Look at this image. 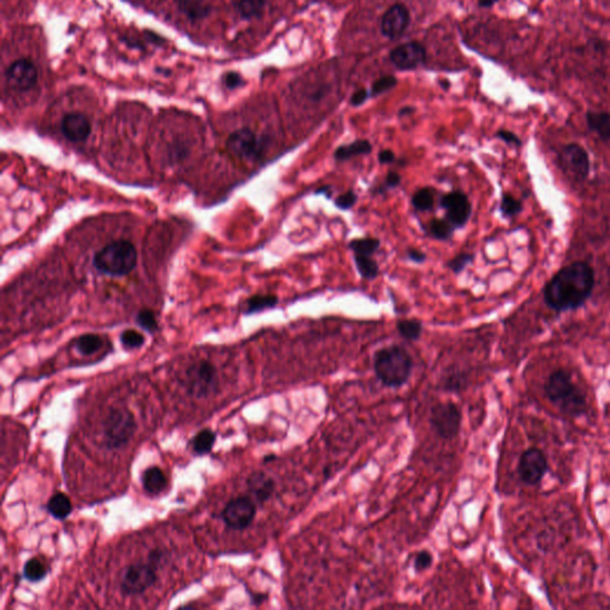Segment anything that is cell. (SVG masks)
<instances>
[{"label": "cell", "instance_id": "cell-34", "mask_svg": "<svg viewBox=\"0 0 610 610\" xmlns=\"http://www.w3.org/2000/svg\"><path fill=\"white\" fill-rule=\"evenodd\" d=\"M501 213L504 217H514L522 211V203L509 193L502 196L500 206Z\"/></svg>", "mask_w": 610, "mask_h": 610}, {"label": "cell", "instance_id": "cell-15", "mask_svg": "<svg viewBox=\"0 0 610 610\" xmlns=\"http://www.w3.org/2000/svg\"><path fill=\"white\" fill-rule=\"evenodd\" d=\"M390 60L401 70L415 68L426 60V49L417 42H409L405 45L398 46L390 54Z\"/></svg>", "mask_w": 610, "mask_h": 610}, {"label": "cell", "instance_id": "cell-47", "mask_svg": "<svg viewBox=\"0 0 610 610\" xmlns=\"http://www.w3.org/2000/svg\"><path fill=\"white\" fill-rule=\"evenodd\" d=\"M368 91L364 89L359 90L357 92L354 93L353 96H352V100H351V104L354 105V107H358V105H361V104L365 103V100H368Z\"/></svg>", "mask_w": 610, "mask_h": 610}, {"label": "cell", "instance_id": "cell-3", "mask_svg": "<svg viewBox=\"0 0 610 610\" xmlns=\"http://www.w3.org/2000/svg\"><path fill=\"white\" fill-rule=\"evenodd\" d=\"M545 394L562 412L581 416L587 409V397L565 370H555L545 382Z\"/></svg>", "mask_w": 610, "mask_h": 610}, {"label": "cell", "instance_id": "cell-23", "mask_svg": "<svg viewBox=\"0 0 610 610\" xmlns=\"http://www.w3.org/2000/svg\"><path fill=\"white\" fill-rule=\"evenodd\" d=\"M372 144L368 140L354 141L353 144L338 147L334 153L335 160L346 161L353 156L371 154Z\"/></svg>", "mask_w": 610, "mask_h": 610}, {"label": "cell", "instance_id": "cell-6", "mask_svg": "<svg viewBox=\"0 0 610 610\" xmlns=\"http://www.w3.org/2000/svg\"><path fill=\"white\" fill-rule=\"evenodd\" d=\"M137 421L133 412L124 407H114L107 410L102 419L104 445L114 451L128 445L137 430Z\"/></svg>", "mask_w": 610, "mask_h": 610}, {"label": "cell", "instance_id": "cell-30", "mask_svg": "<svg viewBox=\"0 0 610 610\" xmlns=\"http://www.w3.org/2000/svg\"><path fill=\"white\" fill-rule=\"evenodd\" d=\"M350 250H353L355 255H365L371 257L372 254L377 252L380 247V241L375 237H365V239H357L351 241Z\"/></svg>", "mask_w": 610, "mask_h": 610}, {"label": "cell", "instance_id": "cell-12", "mask_svg": "<svg viewBox=\"0 0 610 610\" xmlns=\"http://www.w3.org/2000/svg\"><path fill=\"white\" fill-rule=\"evenodd\" d=\"M227 148L236 158L245 160H255L260 156L262 151L261 141L250 128H241L230 134L227 141Z\"/></svg>", "mask_w": 610, "mask_h": 610}, {"label": "cell", "instance_id": "cell-38", "mask_svg": "<svg viewBox=\"0 0 610 610\" xmlns=\"http://www.w3.org/2000/svg\"><path fill=\"white\" fill-rule=\"evenodd\" d=\"M396 84H397V80L392 75L380 77L372 86V93L373 95H379V93L385 92V91H389V90L395 87Z\"/></svg>", "mask_w": 610, "mask_h": 610}, {"label": "cell", "instance_id": "cell-20", "mask_svg": "<svg viewBox=\"0 0 610 610\" xmlns=\"http://www.w3.org/2000/svg\"><path fill=\"white\" fill-rule=\"evenodd\" d=\"M178 8L190 21L205 18L210 14V5L206 0H178Z\"/></svg>", "mask_w": 610, "mask_h": 610}, {"label": "cell", "instance_id": "cell-39", "mask_svg": "<svg viewBox=\"0 0 610 610\" xmlns=\"http://www.w3.org/2000/svg\"><path fill=\"white\" fill-rule=\"evenodd\" d=\"M137 323L140 324L141 327L144 328L146 331H154L156 328H158V323H156V319H155L154 314L149 311V310H144V311H141L139 315H137Z\"/></svg>", "mask_w": 610, "mask_h": 610}, {"label": "cell", "instance_id": "cell-29", "mask_svg": "<svg viewBox=\"0 0 610 610\" xmlns=\"http://www.w3.org/2000/svg\"><path fill=\"white\" fill-rule=\"evenodd\" d=\"M435 202V191L432 188H419L412 196V206L417 211H429L433 209Z\"/></svg>", "mask_w": 610, "mask_h": 610}, {"label": "cell", "instance_id": "cell-2", "mask_svg": "<svg viewBox=\"0 0 610 610\" xmlns=\"http://www.w3.org/2000/svg\"><path fill=\"white\" fill-rule=\"evenodd\" d=\"M375 373L386 387H401L408 382L412 371V359L401 346H389L375 355Z\"/></svg>", "mask_w": 610, "mask_h": 610}, {"label": "cell", "instance_id": "cell-51", "mask_svg": "<svg viewBox=\"0 0 610 610\" xmlns=\"http://www.w3.org/2000/svg\"><path fill=\"white\" fill-rule=\"evenodd\" d=\"M274 459H276V458H274V456H265V459H264V461H265V463H267V461H271V460Z\"/></svg>", "mask_w": 610, "mask_h": 610}, {"label": "cell", "instance_id": "cell-16", "mask_svg": "<svg viewBox=\"0 0 610 610\" xmlns=\"http://www.w3.org/2000/svg\"><path fill=\"white\" fill-rule=\"evenodd\" d=\"M410 14L401 4H396L384 14L382 18V31L386 37L395 40L401 36L408 28Z\"/></svg>", "mask_w": 610, "mask_h": 610}, {"label": "cell", "instance_id": "cell-45", "mask_svg": "<svg viewBox=\"0 0 610 610\" xmlns=\"http://www.w3.org/2000/svg\"><path fill=\"white\" fill-rule=\"evenodd\" d=\"M378 160L380 164L389 165V164H394L396 161V155H395L394 151L385 149V151H382L379 153Z\"/></svg>", "mask_w": 610, "mask_h": 610}, {"label": "cell", "instance_id": "cell-25", "mask_svg": "<svg viewBox=\"0 0 610 610\" xmlns=\"http://www.w3.org/2000/svg\"><path fill=\"white\" fill-rule=\"evenodd\" d=\"M267 0H237L236 1V10L243 18H254L264 11Z\"/></svg>", "mask_w": 610, "mask_h": 610}, {"label": "cell", "instance_id": "cell-8", "mask_svg": "<svg viewBox=\"0 0 610 610\" xmlns=\"http://www.w3.org/2000/svg\"><path fill=\"white\" fill-rule=\"evenodd\" d=\"M255 515L257 504L248 495L229 501L222 510L221 518L229 530H245L253 523Z\"/></svg>", "mask_w": 610, "mask_h": 610}, {"label": "cell", "instance_id": "cell-48", "mask_svg": "<svg viewBox=\"0 0 610 610\" xmlns=\"http://www.w3.org/2000/svg\"><path fill=\"white\" fill-rule=\"evenodd\" d=\"M315 193L316 195H324L327 198H331V196H333V188L329 185H326L323 188H319Z\"/></svg>", "mask_w": 610, "mask_h": 610}, {"label": "cell", "instance_id": "cell-9", "mask_svg": "<svg viewBox=\"0 0 610 610\" xmlns=\"http://www.w3.org/2000/svg\"><path fill=\"white\" fill-rule=\"evenodd\" d=\"M430 424L440 438L454 439L461 426V412L453 402L439 403L432 408Z\"/></svg>", "mask_w": 610, "mask_h": 610}, {"label": "cell", "instance_id": "cell-42", "mask_svg": "<svg viewBox=\"0 0 610 610\" xmlns=\"http://www.w3.org/2000/svg\"><path fill=\"white\" fill-rule=\"evenodd\" d=\"M400 184H401V176H400L397 172L391 171V172L386 174L385 183L382 185V192L384 191V190H387V188H397Z\"/></svg>", "mask_w": 610, "mask_h": 610}, {"label": "cell", "instance_id": "cell-22", "mask_svg": "<svg viewBox=\"0 0 610 610\" xmlns=\"http://www.w3.org/2000/svg\"><path fill=\"white\" fill-rule=\"evenodd\" d=\"M47 510L56 520H66L73 510L70 497L63 493H54L47 503Z\"/></svg>", "mask_w": 610, "mask_h": 610}, {"label": "cell", "instance_id": "cell-27", "mask_svg": "<svg viewBox=\"0 0 610 610\" xmlns=\"http://www.w3.org/2000/svg\"><path fill=\"white\" fill-rule=\"evenodd\" d=\"M75 347H77L79 353L84 354V355H91V354L98 352L103 347V340L100 335H82L77 338Z\"/></svg>", "mask_w": 610, "mask_h": 610}, {"label": "cell", "instance_id": "cell-11", "mask_svg": "<svg viewBox=\"0 0 610 610\" xmlns=\"http://www.w3.org/2000/svg\"><path fill=\"white\" fill-rule=\"evenodd\" d=\"M547 458L539 449H527L522 453L518 461V472L520 479L527 486H537L547 472Z\"/></svg>", "mask_w": 610, "mask_h": 610}, {"label": "cell", "instance_id": "cell-18", "mask_svg": "<svg viewBox=\"0 0 610 610\" xmlns=\"http://www.w3.org/2000/svg\"><path fill=\"white\" fill-rule=\"evenodd\" d=\"M61 130L65 137L72 142H84L91 134V123L84 114L70 112L63 118Z\"/></svg>", "mask_w": 610, "mask_h": 610}, {"label": "cell", "instance_id": "cell-13", "mask_svg": "<svg viewBox=\"0 0 610 610\" xmlns=\"http://www.w3.org/2000/svg\"><path fill=\"white\" fill-rule=\"evenodd\" d=\"M442 209L454 228H463L470 220L472 206L467 196L461 191H452L442 198Z\"/></svg>", "mask_w": 610, "mask_h": 610}, {"label": "cell", "instance_id": "cell-28", "mask_svg": "<svg viewBox=\"0 0 610 610\" xmlns=\"http://www.w3.org/2000/svg\"><path fill=\"white\" fill-rule=\"evenodd\" d=\"M278 303V298L273 294H259L254 296L247 301V314L259 313L266 309H272Z\"/></svg>", "mask_w": 610, "mask_h": 610}, {"label": "cell", "instance_id": "cell-21", "mask_svg": "<svg viewBox=\"0 0 610 610\" xmlns=\"http://www.w3.org/2000/svg\"><path fill=\"white\" fill-rule=\"evenodd\" d=\"M587 123L590 130L597 134L602 140H610V114L588 111Z\"/></svg>", "mask_w": 610, "mask_h": 610}, {"label": "cell", "instance_id": "cell-17", "mask_svg": "<svg viewBox=\"0 0 610 610\" xmlns=\"http://www.w3.org/2000/svg\"><path fill=\"white\" fill-rule=\"evenodd\" d=\"M248 495L257 504H264L272 497L276 491V482L269 474L262 471H255L247 478Z\"/></svg>", "mask_w": 610, "mask_h": 610}, {"label": "cell", "instance_id": "cell-31", "mask_svg": "<svg viewBox=\"0 0 610 610\" xmlns=\"http://www.w3.org/2000/svg\"><path fill=\"white\" fill-rule=\"evenodd\" d=\"M422 323L419 320H400L397 322V331L402 338L409 341L419 340L422 334Z\"/></svg>", "mask_w": 610, "mask_h": 610}, {"label": "cell", "instance_id": "cell-46", "mask_svg": "<svg viewBox=\"0 0 610 610\" xmlns=\"http://www.w3.org/2000/svg\"><path fill=\"white\" fill-rule=\"evenodd\" d=\"M407 255L410 260L414 261L416 264H422L423 261H426L427 259L426 254L421 250H415V248H410V250H407Z\"/></svg>", "mask_w": 610, "mask_h": 610}, {"label": "cell", "instance_id": "cell-36", "mask_svg": "<svg viewBox=\"0 0 610 610\" xmlns=\"http://www.w3.org/2000/svg\"><path fill=\"white\" fill-rule=\"evenodd\" d=\"M121 341L127 348H139L144 345V338L137 331H125L122 333Z\"/></svg>", "mask_w": 610, "mask_h": 610}, {"label": "cell", "instance_id": "cell-26", "mask_svg": "<svg viewBox=\"0 0 610 610\" xmlns=\"http://www.w3.org/2000/svg\"><path fill=\"white\" fill-rule=\"evenodd\" d=\"M47 567L38 558H31L26 562L23 567V576L26 579L33 583L45 579L47 576Z\"/></svg>", "mask_w": 610, "mask_h": 610}, {"label": "cell", "instance_id": "cell-14", "mask_svg": "<svg viewBox=\"0 0 610 610\" xmlns=\"http://www.w3.org/2000/svg\"><path fill=\"white\" fill-rule=\"evenodd\" d=\"M5 77L9 86L18 91H28L33 89L37 82L38 72L36 65L28 59L16 60L8 67Z\"/></svg>", "mask_w": 610, "mask_h": 610}, {"label": "cell", "instance_id": "cell-10", "mask_svg": "<svg viewBox=\"0 0 610 610\" xmlns=\"http://www.w3.org/2000/svg\"><path fill=\"white\" fill-rule=\"evenodd\" d=\"M559 165L572 181L582 183L589 177L590 159L588 151L577 144H566L559 153Z\"/></svg>", "mask_w": 610, "mask_h": 610}, {"label": "cell", "instance_id": "cell-50", "mask_svg": "<svg viewBox=\"0 0 610 610\" xmlns=\"http://www.w3.org/2000/svg\"><path fill=\"white\" fill-rule=\"evenodd\" d=\"M412 111L414 110H412V107H405V109H402V110L400 111V114L403 116V114H409V112H412Z\"/></svg>", "mask_w": 610, "mask_h": 610}, {"label": "cell", "instance_id": "cell-32", "mask_svg": "<svg viewBox=\"0 0 610 610\" xmlns=\"http://www.w3.org/2000/svg\"><path fill=\"white\" fill-rule=\"evenodd\" d=\"M355 265L360 276L365 279L372 280L377 278L379 274V266L371 257L365 255H355L354 257Z\"/></svg>", "mask_w": 610, "mask_h": 610}, {"label": "cell", "instance_id": "cell-40", "mask_svg": "<svg viewBox=\"0 0 610 610\" xmlns=\"http://www.w3.org/2000/svg\"><path fill=\"white\" fill-rule=\"evenodd\" d=\"M357 200L358 197L355 192L350 190V191L342 193L341 196H338V198L335 199V205L340 210H348L353 208Z\"/></svg>", "mask_w": 610, "mask_h": 610}, {"label": "cell", "instance_id": "cell-19", "mask_svg": "<svg viewBox=\"0 0 610 610\" xmlns=\"http://www.w3.org/2000/svg\"><path fill=\"white\" fill-rule=\"evenodd\" d=\"M168 484L165 472L158 466L148 467L142 476V486L148 495L156 496L166 489Z\"/></svg>", "mask_w": 610, "mask_h": 610}, {"label": "cell", "instance_id": "cell-43", "mask_svg": "<svg viewBox=\"0 0 610 610\" xmlns=\"http://www.w3.org/2000/svg\"><path fill=\"white\" fill-rule=\"evenodd\" d=\"M496 137H498L500 140L504 141V142L508 144H513V146H520V144H521V140L518 139V135H515L514 133L508 132V130H500V132H497Z\"/></svg>", "mask_w": 610, "mask_h": 610}, {"label": "cell", "instance_id": "cell-37", "mask_svg": "<svg viewBox=\"0 0 610 610\" xmlns=\"http://www.w3.org/2000/svg\"><path fill=\"white\" fill-rule=\"evenodd\" d=\"M432 565H433V555L429 551L423 550V551L417 552V555L414 559V567L417 572L428 570Z\"/></svg>", "mask_w": 610, "mask_h": 610}, {"label": "cell", "instance_id": "cell-49", "mask_svg": "<svg viewBox=\"0 0 610 610\" xmlns=\"http://www.w3.org/2000/svg\"><path fill=\"white\" fill-rule=\"evenodd\" d=\"M498 0H481L479 1V6H482V8H490V6H493L495 3H497Z\"/></svg>", "mask_w": 610, "mask_h": 610}, {"label": "cell", "instance_id": "cell-24", "mask_svg": "<svg viewBox=\"0 0 610 610\" xmlns=\"http://www.w3.org/2000/svg\"><path fill=\"white\" fill-rule=\"evenodd\" d=\"M216 442V434L213 430L204 429L196 434L191 440V449L197 456H205L213 451Z\"/></svg>", "mask_w": 610, "mask_h": 610}, {"label": "cell", "instance_id": "cell-4", "mask_svg": "<svg viewBox=\"0 0 610 610\" xmlns=\"http://www.w3.org/2000/svg\"><path fill=\"white\" fill-rule=\"evenodd\" d=\"M137 252L133 243L117 240L97 252L93 265L109 276L121 277L132 272L137 266Z\"/></svg>", "mask_w": 610, "mask_h": 610}, {"label": "cell", "instance_id": "cell-7", "mask_svg": "<svg viewBox=\"0 0 610 610\" xmlns=\"http://www.w3.org/2000/svg\"><path fill=\"white\" fill-rule=\"evenodd\" d=\"M218 382L216 368L210 361H197L185 372V386L188 394L198 400L216 394Z\"/></svg>", "mask_w": 610, "mask_h": 610}, {"label": "cell", "instance_id": "cell-5", "mask_svg": "<svg viewBox=\"0 0 610 610\" xmlns=\"http://www.w3.org/2000/svg\"><path fill=\"white\" fill-rule=\"evenodd\" d=\"M165 553L154 550L148 557L147 562H135L124 570L121 579V592L125 596H137L147 592L158 581V569Z\"/></svg>", "mask_w": 610, "mask_h": 610}, {"label": "cell", "instance_id": "cell-33", "mask_svg": "<svg viewBox=\"0 0 610 610\" xmlns=\"http://www.w3.org/2000/svg\"><path fill=\"white\" fill-rule=\"evenodd\" d=\"M453 232H454V227L451 225V222L449 220L435 218V220L430 222L429 232L434 239L445 241V240L452 237Z\"/></svg>", "mask_w": 610, "mask_h": 610}, {"label": "cell", "instance_id": "cell-44", "mask_svg": "<svg viewBox=\"0 0 610 610\" xmlns=\"http://www.w3.org/2000/svg\"><path fill=\"white\" fill-rule=\"evenodd\" d=\"M225 84L228 89H236L242 84V77H240V74L235 73V72H230L225 77Z\"/></svg>", "mask_w": 610, "mask_h": 610}, {"label": "cell", "instance_id": "cell-41", "mask_svg": "<svg viewBox=\"0 0 610 610\" xmlns=\"http://www.w3.org/2000/svg\"><path fill=\"white\" fill-rule=\"evenodd\" d=\"M464 382H465V379H464L463 375L454 372L449 375V378H446L445 387L449 390H460L463 387Z\"/></svg>", "mask_w": 610, "mask_h": 610}, {"label": "cell", "instance_id": "cell-1", "mask_svg": "<svg viewBox=\"0 0 610 610\" xmlns=\"http://www.w3.org/2000/svg\"><path fill=\"white\" fill-rule=\"evenodd\" d=\"M595 287V272L583 261L559 269L545 287L546 304L555 311L578 309L588 301Z\"/></svg>", "mask_w": 610, "mask_h": 610}, {"label": "cell", "instance_id": "cell-35", "mask_svg": "<svg viewBox=\"0 0 610 610\" xmlns=\"http://www.w3.org/2000/svg\"><path fill=\"white\" fill-rule=\"evenodd\" d=\"M472 261H473V254L460 253L459 255L453 257L452 260H449L447 266L451 271L458 274V273L463 272L465 267L470 265Z\"/></svg>", "mask_w": 610, "mask_h": 610}]
</instances>
